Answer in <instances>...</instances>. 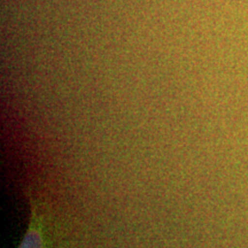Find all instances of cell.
Masks as SVG:
<instances>
[{
  "instance_id": "cell-1",
  "label": "cell",
  "mask_w": 248,
  "mask_h": 248,
  "mask_svg": "<svg viewBox=\"0 0 248 248\" xmlns=\"http://www.w3.org/2000/svg\"><path fill=\"white\" fill-rule=\"evenodd\" d=\"M30 219L27 231L17 248H51L52 215L45 201L29 194Z\"/></svg>"
}]
</instances>
